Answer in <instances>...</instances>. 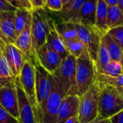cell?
<instances>
[{"label":"cell","instance_id":"cell-12","mask_svg":"<svg viewBox=\"0 0 123 123\" xmlns=\"http://www.w3.org/2000/svg\"><path fill=\"white\" fill-rule=\"evenodd\" d=\"M15 86L17 94L18 109H19V123H35L34 107L30 101L23 91L18 78H15Z\"/></svg>","mask_w":123,"mask_h":123},{"label":"cell","instance_id":"cell-30","mask_svg":"<svg viewBox=\"0 0 123 123\" xmlns=\"http://www.w3.org/2000/svg\"><path fill=\"white\" fill-rule=\"evenodd\" d=\"M107 34L123 50V26L117 27L109 30Z\"/></svg>","mask_w":123,"mask_h":123},{"label":"cell","instance_id":"cell-44","mask_svg":"<svg viewBox=\"0 0 123 123\" xmlns=\"http://www.w3.org/2000/svg\"><path fill=\"white\" fill-rule=\"evenodd\" d=\"M69 1H70V0H61V2H62V4H63V7L64 5H66Z\"/></svg>","mask_w":123,"mask_h":123},{"label":"cell","instance_id":"cell-8","mask_svg":"<svg viewBox=\"0 0 123 123\" xmlns=\"http://www.w3.org/2000/svg\"><path fill=\"white\" fill-rule=\"evenodd\" d=\"M74 25L79 39L87 50L92 60L95 62L102 36L95 28H89L79 23Z\"/></svg>","mask_w":123,"mask_h":123},{"label":"cell","instance_id":"cell-47","mask_svg":"<svg viewBox=\"0 0 123 123\" xmlns=\"http://www.w3.org/2000/svg\"><path fill=\"white\" fill-rule=\"evenodd\" d=\"M1 86H1V85H0V88H1Z\"/></svg>","mask_w":123,"mask_h":123},{"label":"cell","instance_id":"cell-22","mask_svg":"<svg viewBox=\"0 0 123 123\" xmlns=\"http://www.w3.org/2000/svg\"><path fill=\"white\" fill-rule=\"evenodd\" d=\"M107 25L109 30L123 26V13L117 5L108 7Z\"/></svg>","mask_w":123,"mask_h":123},{"label":"cell","instance_id":"cell-6","mask_svg":"<svg viewBox=\"0 0 123 123\" xmlns=\"http://www.w3.org/2000/svg\"><path fill=\"white\" fill-rule=\"evenodd\" d=\"M53 78L51 92L40 107L43 123H57L59 107L62 99L65 96L60 84L53 75Z\"/></svg>","mask_w":123,"mask_h":123},{"label":"cell","instance_id":"cell-48","mask_svg":"<svg viewBox=\"0 0 123 123\" xmlns=\"http://www.w3.org/2000/svg\"><path fill=\"white\" fill-rule=\"evenodd\" d=\"M43 1H44V2H45V0H43Z\"/></svg>","mask_w":123,"mask_h":123},{"label":"cell","instance_id":"cell-5","mask_svg":"<svg viewBox=\"0 0 123 123\" xmlns=\"http://www.w3.org/2000/svg\"><path fill=\"white\" fill-rule=\"evenodd\" d=\"M100 88L97 82L80 96L78 120L79 123H89L98 115L99 96Z\"/></svg>","mask_w":123,"mask_h":123},{"label":"cell","instance_id":"cell-27","mask_svg":"<svg viewBox=\"0 0 123 123\" xmlns=\"http://www.w3.org/2000/svg\"><path fill=\"white\" fill-rule=\"evenodd\" d=\"M96 70L98 73L110 76H117L123 73V67L120 62L112 60L102 67L97 68Z\"/></svg>","mask_w":123,"mask_h":123},{"label":"cell","instance_id":"cell-41","mask_svg":"<svg viewBox=\"0 0 123 123\" xmlns=\"http://www.w3.org/2000/svg\"><path fill=\"white\" fill-rule=\"evenodd\" d=\"M65 123H79V120H78V117H71L69 120H68Z\"/></svg>","mask_w":123,"mask_h":123},{"label":"cell","instance_id":"cell-45","mask_svg":"<svg viewBox=\"0 0 123 123\" xmlns=\"http://www.w3.org/2000/svg\"><path fill=\"white\" fill-rule=\"evenodd\" d=\"M118 90H119L120 93L121 94V95H122V96H123V88H118Z\"/></svg>","mask_w":123,"mask_h":123},{"label":"cell","instance_id":"cell-42","mask_svg":"<svg viewBox=\"0 0 123 123\" xmlns=\"http://www.w3.org/2000/svg\"><path fill=\"white\" fill-rule=\"evenodd\" d=\"M117 7L123 13V0H117Z\"/></svg>","mask_w":123,"mask_h":123},{"label":"cell","instance_id":"cell-31","mask_svg":"<svg viewBox=\"0 0 123 123\" xmlns=\"http://www.w3.org/2000/svg\"><path fill=\"white\" fill-rule=\"evenodd\" d=\"M45 8L54 12L55 13L59 12L63 8V4L61 0H45Z\"/></svg>","mask_w":123,"mask_h":123},{"label":"cell","instance_id":"cell-16","mask_svg":"<svg viewBox=\"0 0 123 123\" xmlns=\"http://www.w3.org/2000/svg\"><path fill=\"white\" fill-rule=\"evenodd\" d=\"M2 54L8 62L13 76L17 78L26 59L25 56L14 43L6 44Z\"/></svg>","mask_w":123,"mask_h":123},{"label":"cell","instance_id":"cell-9","mask_svg":"<svg viewBox=\"0 0 123 123\" xmlns=\"http://www.w3.org/2000/svg\"><path fill=\"white\" fill-rule=\"evenodd\" d=\"M17 78L32 105L34 106L37 104L35 95V70L34 65L26 59Z\"/></svg>","mask_w":123,"mask_h":123},{"label":"cell","instance_id":"cell-21","mask_svg":"<svg viewBox=\"0 0 123 123\" xmlns=\"http://www.w3.org/2000/svg\"><path fill=\"white\" fill-rule=\"evenodd\" d=\"M55 27L58 34L65 41L79 38L75 25L74 23L68 22H61L59 23H56L55 22Z\"/></svg>","mask_w":123,"mask_h":123},{"label":"cell","instance_id":"cell-26","mask_svg":"<svg viewBox=\"0 0 123 123\" xmlns=\"http://www.w3.org/2000/svg\"><path fill=\"white\" fill-rule=\"evenodd\" d=\"M32 11L25 8H19L15 10V19H14V27L17 36L22 31L28 17Z\"/></svg>","mask_w":123,"mask_h":123},{"label":"cell","instance_id":"cell-34","mask_svg":"<svg viewBox=\"0 0 123 123\" xmlns=\"http://www.w3.org/2000/svg\"><path fill=\"white\" fill-rule=\"evenodd\" d=\"M17 9L8 3L6 0H0V12L15 11Z\"/></svg>","mask_w":123,"mask_h":123},{"label":"cell","instance_id":"cell-23","mask_svg":"<svg viewBox=\"0 0 123 123\" xmlns=\"http://www.w3.org/2000/svg\"><path fill=\"white\" fill-rule=\"evenodd\" d=\"M96 82L99 88L104 86H111L117 88H123V73L117 76H110L103 74L96 73Z\"/></svg>","mask_w":123,"mask_h":123},{"label":"cell","instance_id":"cell-7","mask_svg":"<svg viewBox=\"0 0 123 123\" xmlns=\"http://www.w3.org/2000/svg\"><path fill=\"white\" fill-rule=\"evenodd\" d=\"M35 70L36 104L41 107L50 95L53 87V75L43 68L37 61L34 63Z\"/></svg>","mask_w":123,"mask_h":123},{"label":"cell","instance_id":"cell-36","mask_svg":"<svg viewBox=\"0 0 123 123\" xmlns=\"http://www.w3.org/2000/svg\"><path fill=\"white\" fill-rule=\"evenodd\" d=\"M112 123H123V110L110 118Z\"/></svg>","mask_w":123,"mask_h":123},{"label":"cell","instance_id":"cell-43","mask_svg":"<svg viewBox=\"0 0 123 123\" xmlns=\"http://www.w3.org/2000/svg\"><path fill=\"white\" fill-rule=\"evenodd\" d=\"M5 45H6V44H5V43L2 41V40L0 38V52L2 53V51H3L4 49Z\"/></svg>","mask_w":123,"mask_h":123},{"label":"cell","instance_id":"cell-29","mask_svg":"<svg viewBox=\"0 0 123 123\" xmlns=\"http://www.w3.org/2000/svg\"><path fill=\"white\" fill-rule=\"evenodd\" d=\"M110 61H112V59H111L110 54L107 51V49L106 46L105 45L104 42L101 39V42H100L98 52H97V60L94 62L96 69L102 67V66L109 63Z\"/></svg>","mask_w":123,"mask_h":123},{"label":"cell","instance_id":"cell-4","mask_svg":"<svg viewBox=\"0 0 123 123\" xmlns=\"http://www.w3.org/2000/svg\"><path fill=\"white\" fill-rule=\"evenodd\" d=\"M76 58L68 54L63 59L55 72L52 74L58 80L65 96L76 95Z\"/></svg>","mask_w":123,"mask_h":123},{"label":"cell","instance_id":"cell-37","mask_svg":"<svg viewBox=\"0 0 123 123\" xmlns=\"http://www.w3.org/2000/svg\"><path fill=\"white\" fill-rule=\"evenodd\" d=\"M8 3H9L12 6L15 7L16 9L19 8H25L22 3L20 0H6Z\"/></svg>","mask_w":123,"mask_h":123},{"label":"cell","instance_id":"cell-19","mask_svg":"<svg viewBox=\"0 0 123 123\" xmlns=\"http://www.w3.org/2000/svg\"><path fill=\"white\" fill-rule=\"evenodd\" d=\"M108 13V6L103 0H97L96 20L94 28L103 36L109 31L107 20Z\"/></svg>","mask_w":123,"mask_h":123},{"label":"cell","instance_id":"cell-3","mask_svg":"<svg viewBox=\"0 0 123 123\" xmlns=\"http://www.w3.org/2000/svg\"><path fill=\"white\" fill-rule=\"evenodd\" d=\"M123 110V98L118 88L111 86L100 88L98 114L103 118L110 119Z\"/></svg>","mask_w":123,"mask_h":123},{"label":"cell","instance_id":"cell-25","mask_svg":"<svg viewBox=\"0 0 123 123\" xmlns=\"http://www.w3.org/2000/svg\"><path fill=\"white\" fill-rule=\"evenodd\" d=\"M15 78L13 76L8 62L4 55L0 52V85L6 86L10 83L14 82Z\"/></svg>","mask_w":123,"mask_h":123},{"label":"cell","instance_id":"cell-20","mask_svg":"<svg viewBox=\"0 0 123 123\" xmlns=\"http://www.w3.org/2000/svg\"><path fill=\"white\" fill-rule=\"evenodd\" d=\"M86 1V0H70L63 7L62 9L56 14L62 20L61 22H71Z\"/></svg>","mask_w":123,"mask_h":123},{"label":"cell","instance_id":"cell-28","mask_svg":"<svg viewBox=\"0 0 123 123\" xmlns=\"http://www.w3.org/2000/svg\"><path fill=\"white\" fill-rule=\"evenodd\" d=\"M63 41L68 53L75 57L76 58H78L85 49L83 43L81 41L79 38L68 41L63 40Z\"/></svg>","mask_w":123,"mask_h":123},{"label":"cell","instance_id":"cell-2","mask_svg":"<svg viewBox=\"0 0 123 123\" xmlns=\"http://www.w3.org/2000/svg\"><path fill=\"white\" fill-rule=\"evenodd\" d=\"M53 21L48 14L45 8L33 9L32 11L31 33L35 61V53L46 43Z\"/></svg>","mask_w":123,"mask_h":123},{"label":"cell","instance_id":"cell-24","mask_svg":"<svg viewBox=\"0 0 123 123\" xmlns=\"http://www.w3.org/2000/svg\"><path fill=\"white\" fill-rule=\"evenodd\" d=\"M102 41L106 46L111 59L112 61L120 62L121 57L123 56V50L119 46V45L117 44L107 33L102 37Z\"/></svg>","mask_w":123,"mask_h":123},{"label":"cell","instance_id":"cell-39","mask_svg":"<svg viewBox=\"0 0 123 123\" xmlns=\"http://www.w3.org/2000/svg\"><path fill=\"white\" fill-rule=\"evenodd\" d=\"M21 2L22 3L25 9H27L28 10H30V11H32V6L30 4V2L29 0H20Z\"/></svg>","mask_w":123,"mask_h":123},{"label":"cell","instance_id":"cell-33","mask_svg":"<svg viewBox=\"0 0 123 123\" xmlns=\"http://www.w3.org/2000/svg\"><path fill=\"white\" fill-rule=\"evenodd\" d=\"M33 107H34V113H35V123H43V115L40 107L37 104L34 105Z\"/></svg>","mask_w":123,"mask_h":123},{"label":"cell","instance_id":"cell-18","mask_svg":"<svg viewBox=\"0 0 123 123\" xmlns=\"http://www.w3.org/2000/svg\"><path fill=\"white\" fill-rule=\"evenodd\" d=\"M46 43L53 50H54L56 53H58L62 59H65L69 54V53L65 46L63 38L61 37V36L58 34V33L57 32V30L55 29L54 20L53 21V22L51 24Z\"/></svg>","mask_w":123,"mask_h":123},{"label":"cell","instance_id":"cell-17","mask_svg":"<svg viewBox=\"0 0 123 123\" xmlns=\"http://www.w3.org/2000/svg\"><path fill=\"white\" fill-rule=\"evenodd\" d=\"M97 0H86L71 22L94 28Z\"/></svg>","mask_w":123,"mask_h":123},{"label":"cell","instance_id":"cell-38","mask_svg":"<svg viewBox=\"0 0 123 123\" xmlns=\"http://www.w3.org/2000/svg\"><path fill=\"white\" fill-rule=\"evenodd\" d=\"M89 123H112L110 119L107 118H103L101 116L98 115L94 120L91 121Z\"/></svg>","mask_w":123,"mask_h":123},{"label":"cell","instance_id":"cell-46","mask_svg":"<svg viewBox=\"0 0 123 123\" xmlns=\"http://www.w3.org/2000/svg\"><path fill=\"white\" fill-rule=\"evenodd\" d=\"M120 64H121V65H122V67H123V56H122V57H121V59H120Z\"/></svg>","mask_w":123,"mask_h":123},{"label":"cell","instance_id":"cell-1","mask_svg":"<svg viewBox=\"0 0 123 123\" xmlns=\"http://www.w3.org/2000/svg\"><path fill=\"white\" fill-rule=\"evenodd\" d=\"M96 73L95 64L85 48L81 54L76 58V82L77 96H81L92 86L96 82Z\"/></svg>","mask_w":123,"mask_h":123},{"label":"cell","instance_id":"cell-14","mask_svg":"<svg viewBox=\"0 0 123 123\" xmlns=\"http://www.w3.org/2000/svg\"><path fill=\"white\" fill-rule=\"evenodd\" d=\"M14 19L15 11L0 12V38L5 44L15 43Z\"/></svg>","mask_w":123,"mask_h":123},{"label":"cell","instance_id":"cell-13","mask_svg":"<svg viewBox=\"0 0 123 123\" xmlns=\"http://www.w3.org/2000/svg\"><path fill=\"white\" fill-rule=\"evenodd\" d=\"M31 23H32V12L28 17L27 21L26 22L24 29L17 36L14 45L24 54L26 59L30 61L33 64L35 62V57L32 51Z\"/></svg>","mask_w":123,"mask_h":123},{"label":"cell","instance_id":"cell-40","mask_svg":"<svg viewBox=\"0 0 123 123\" xmlns=\"http://www.w3.org/2000/svg\"><path fill=\"white\" fill-rule=\"evenodd\" d=\"M108 7H112V6H115L117 4V0H103Z\"/></svg>","mask_w":123,"mask_h":123},{"label":"cell","instance_id":"cell-11","mask_svg":"<svg viewBox=\"0 0 123 123\" xmlns=\"http://www.w3.org/2000/svg\"><path fill=\"white\" fill-rule=\"evenodd\" d=\"M62 60L59 54L53 50L47 43L44 44L35 53V61H37L50 74H53L55 72Z\"/></svg>","mask_w":123,"mask_h":123},{"label":"cell","instance_id":"cell-10","mask_svg":"<svg viewBox=\"0 0 123 123\" xmlns=\"http://www.w3.org/2000/svg\"><path fill=\"white\" fill-rule=\"evenodd\" d=\"M0 107L19 120L17 94L14 82L0 88Z\"/></svg>","mask_w":123,"mask_h":123},{"label":"cell","instance_id":"cell-35","mask_svg":"<svg viewBox=\"0 0 123 123\" xmlns=\"http://www.w3.org/2000/svg\"><path fill=\"white\" fill-rule=\"evenodd\" d=\"M29 1L32 6V10L40 9V8H45V4L43 0H29Z\"/></svg>","mask_w":123,"mask_h":123},{"label":"cell","instance_id":"cell-32","mask_svg":"<svg viewBox=\"0 0 123 123\" xmlns=\"http://www.w3.org/2000/svg\"><path fill=\"white\" fill-rule=\"evenodd\" d=\"M0 123H19V122L0 107Z\"/></svg>","mask_w":123,"mask_h":123},{"label":"cell","instance_id":"cell-15","mask_svg":"<svg viewBox=\"0 0 123 123\" xmlns=\"http://www.w3.org/2000/svg\"><path fill=\"white\" fill-rule=\"evenodd\" d=\"M80 97L77 95H67L61 101L58 114L57 123H65L71 117H78Z\"/></svg>","mask_w":123,"mask_h":123}]
</instances>
